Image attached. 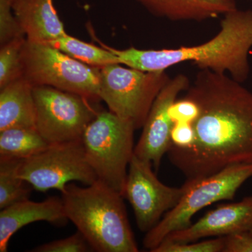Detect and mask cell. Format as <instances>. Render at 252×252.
Instances as JSON below:
<instances>
[{
    "instance_id": "6da1fadb",
    "label": "cell",
    "mask_w": 252,
    "mask_h": 252,
    "mask_svg": "<svg viewBox=\"0 0 252 252\" xmlns=\"http://www.w3.org/2000/svg\"><path fill=\"white\" fill-rule=\"evenodd\" d=\"M185 97L198 104L195 141L189 149L170 146L167 154L187 180L252 164V92L226 74L200 69Z\"/></svg>"
},
{
    "instance_id": "7a4b0ae2",
    "label": "cell",
    "mask_w": 252,
    "mask_h": 252,
    "mask_svg": "<svg viewBox=\"0 0 252 252\" xmlns=\"http://www.w3.org/2000/svg\"><path fill=\"white\" fill-rule=\"evenodd\" d=\"M100 44L115 54L120 64L144 72H162L176 64L190 63L199 69L228 73L235 80L244 83L250 74L252 10L236 9L223 15L216 35L199 45L145 50L117 49Z\"/></svg>"
},
{
    "instance_id": "3957f363",
    "label": "cell",
    "mask_w": 252,
    "mask_h": 252,
    "mask_svg": "<svg viewBox=\"0 0 252 252\" xmlns=\"http://www.w3.org/2000/svg\"><path fill=\"white\" fill-rule=\"evenodd\" d=\"M61 195L68 220L93 251L139 252L122 194L97 180L86 187L71 182Z\"/></svg>"
},
{
    "instance_id": "277c9868",
    "label": "cell",
    "mask_w": 252,
    "mask_h": 252,
    "mask_svg": "<svg viewBox=\"0 0 252 252\" xmlns=\"http://www.w3.org/2000/svg\"><path fill=\"white\" fill-rule=\"evenodd\" d=\"M135 130L132 123L101 109L81 137L86 159L97 180L123 196L135 151Z\"/></svg>"
},
{
    "instance_id": "5b68a950",
    "label": "cell",
    "mask_w": 252,
    "mask_h": 252,
    "mask_svg": "<svg viewBox=\"0 0 252 252\" xmlns=\"http://www.w3.org/2000/svg\"><path fill=\"white\" fill-rule=\"evenodd\" d=\"M252 177V164H238L209 177L187 180L180 202L146 233L144 248L152 252L170 233L188 228L194 215L205 207L220 200H233L239 189Z\"/></svg>"
},
{
    "instance_id": "8992f818",
    "label": "cell",
    "mask_w": 252,
    "mask_h": 252,
    "mask_svg": "<svg viewBox=\"0 0 252 252\" xmlns=\"http://www.w3.org/2000/svg\"><path fill=\"white\" fill-rule=\"evenodd\" d=\"M23 77L33 86H46L99 102V68L73 59L46 43L28 40L23 45Z\"/></svg>"
},
{
    "instance_id": "52a82bcc",
    "label": "cell",
    "mask_w": 252,
    "mask_h": 252,
    "mask_svg": "<svg viewBox=\"0 0 252 252\" xmlns=\"http://www.w3.org/2000/svg\"><path fill=\"white\" fill-rule=\"evenodd\" d=\"M99 74L101 100L136 130L143 127L154 101L170 79L166 71L144 72L119 63L99 68Z\"/></svg>"
},
{
    "instance_id": "ba28073f",
    "label": "cell",
    "mask_w": 252,
    "mask_h": 252,
    "mask_svg": "<svg viewBox=\"0 0 252 252\" xmlns=\"http://www.w3.org/2000/svg\"><path fill=\"white\" fill-rule=\"evenodd\" d=\"M36 128L49 144L81 140L98 114L99 102L51 86L33 87Z\"/></svg>"
},
{
    "instance_id": "9c48e42d",
    "label": "cell",
    "mask_w": 252,
    "mask_h": 252,
    "mask_svg": "<svg viewBox=\"0 0 252 252\" xmlns=\"http://www.w3.org/2000/svg\"><path fill=\"white\" fill-rule=\"evenodd\" d=\"M18 174L33 189L44 193L51 189L61 193L71 182L90 185L97 180L81 139L49 144L39 154L21 160Z\"/></svg>"
},
{
    "instance_id": "30bf717a",
    "label": "cell",
    "mask_w": 252,
    "mask_h": 252,
    "mask_svg": "<svg viewBox=\"0 0 252 252\" xmlns=\"http://www.w3.org/2000/svg\"><path fill=\"white\" fill-rule=\"evenodd\" d=\"M152 163L134 154L129 164L124 197L133 209L136 223L147 233L174 208L185 193V185L170 187L157 178Z\"/></svg>"
},
{
    "instance_id": "8fae6325",
    "label": "cell",
    "mask_w": 252,
    "mask_h": 252,
    "mask_svg": "<svg viewBox=\"0 0 252 252\" xmlns=\"http://www.w3.org/2000/svg\"><path fill=\"white\" fill-rule=\"evenodd\" d=\"M190 85V81L185 74L170 78L154 101L140 140L135 145L136 157L152 162L157 170L171 146L170 133L174 123L169 115V109L179 94L187 91Z\"/></svg>"
},
{
    "instance_id": "7c38bea8",
    "label": "cell",
    "mask_w": 252,
    "mask_h": 252,
    "mask_svg": "<svg viewBox=\"0 0 252 252\" xmlns=\"http://www.w3.org/2000/svg\"><path fill=\"white\" fill-rule=\"evenodd\" d=\"M252 230V196L219 205L188 228L173 232L162 241L189 243L210 237H225Z\"/></svg>"
},
{
    "instance_id": "4fadbf2b",
    "label": "cell",
    "mask_w": 252,
    "mask_h": 252,
    "mask_svg": "<svg viewBox=\"0 0 252 252\" xmlns=\"http://www.w3.org/2000/svg\"><path fill=\"white\" fill-rule=\"evenodd\" d=\"M68 220L62 198L52 196L41 202L29 199L2 209L0 212V252H6L10 239L29 223L46 221L63 225Z\"/></svg>"
},
{
    "instance_id": "5bb4252c",
    "label": "cell",
    "mask_w": 252,
    "mask_h": 252,
    "mask_svg": "<svg viewBox=\"0 0 252 252\" xmlns=\"http://www.w3.org/2000/svg\"><path fill=\"white\" fill-rule=\"evenodd\" d=\"M13 10L28 40L49 44L67 34L53 0H14Z\"/></svg>"
},
{
    "instance_id": "9a60e30c",
    "label": "cell",
    "mask_w": 252,
    "mask_h": 252,
    "mask_svg": "<svg viewBox=\"0 0 252 252\" xmlns=\"http://www.w3.org/2000/svg\"><path fill=\"white\" fill-rule=\"evenodd\" d=\"M149 12L172 21H200L238 9L235 0H137Z\"/></svg>"
},
{
    "instance_id": "2e32d148",
    "label": "cell",
    "mask_w": 252,
    "mask_h": 252,
    "mask_svg": "<svg viewBox=\"0 0 252 252\" xmlns=\"http://www.w3.org/2000/svg\"><path fill=\"white\" fill-rule=\"evenodd\" d=\"M33 87L22 77L0 89V131L11 127L36 128Z\"/></svg>"
},
{
    "instance_id": "e0dca14e",
    "label": "cell",
    "mask_w": 252,
    "mask_h": 252,
    "mask_svg": "<svg viewBox=\"0 0 252 252\" xmlns=\"http://www.w3.org/2000/svg\"><path fill=\"white\" fill-rule=\"evenodd\" d=\"M49 145L34 127L0 131V158L23 160L42 152Z\"/></svg>"
},
{
    "instance_id": "ac0fdd59",
    "label": "cell",
    "mask_w": 252,
    "mask_h": 252,
    "mask_svg": "<svg viewBox=\"0 0 252 252\" xmlns=\"http://www.w3.org/2000/svg\"><path fill=\"white\" fill-rule=\"evenodd\" d=\"M49 44L91 67L102 68L115 63L120 64L117 56L103 46L98 47L84 42L68 34L51 41Z\"/></svg>"
},
{
    "instance_id": "d6986e66",
    "label": "cell",
    "mask_w": 252,
    "mask_h": 252,
    "mask_svg": "<svg viewBox=\"0 0 252 252\" xmlns=\"http://www.w3.org/2000/svg\"><path fill=\"white\" fill-rule=\"evenodd\" d=\"M21 160L0 158V209L29 199L32 187L18 174Z\"/></svg>"
},
{
    "instance_id": "ffe728a7",
    "label": "cell",
    "mask_w": 252,
    "mask_h": 252,
    "mask_svg": "<svg viewBox=\"0 0 252 252\" xmlns=\"http://www.w3.org/2000/svg\"><path fill=\"white\" fill-rule=\"evenodd\" d=\"M26 37L16 38L1 45L0 89L23 77L21 54Z\"/></svg>"
},
{
    "instance_id": "44dd1931",
    "label": "cell",
    "mask_w": 252,
    "mask_h": 252,
    "mask_svg": "<svg viewBox=\"0 0 252 252\" xmlns=\"http://www.w3.org/2000/svg\"><path fill=\"white\" fill-rule=\"evenodd\" d=\"M225 237L189 243L162 241L152 252H223Z\"/></svg>"
},
{
    "instance_id": "7402d4cb",
    "label": "cell",
    "mask_w": 252,
    "mask_h": 252,
    "mask_svg": "<svg viewBox=\"0 0 252 252\" xmlns=\"http://www.w3.org/2000/svg\"><path fill=\"white\" fill-rule=\"evenodd\" d=\"M14 0H0V44L26 37L13 10Z\"/></svg>"
},
{
    "instance_id": "603a6c76",
    "label": "cell",
    "mask_w": 252,
    "mask_h": 252,
    "mask_svg": "<svg viewBox=\"0 0 252 252\" xmlns=\"http://www.w3.org/2000/svg\"><path fill=\"white\" fill-rule=\"evenodd\" d=\"M87 240L79 230L77 233L61 240H55L33 249L34 252H86L92 251Z\"/></svg>"
},
{
    "instance_id": "cb8c5ba5",
    "label": "cell",
    "mask_w": 252,
    "mask_h": 252,
    "mask_svg": "<svg viewBox=\"0 0 252 252\" xmlns=\"http://www.w3.org/2000/svg\"><path fill=\"white\" fill-rule=\"evenodd\" d=\"M200 114V109L196 102L188 97L177 99L169 109V115L173 123L196 122Z\"/></svg>"
},
{
    "instance_id": "d4e9b609",
    "label": "cell",
    "mask_w": 252,
    "mask_h": 252,
    "mask_svg": "<svg viewBox=\"0 0 252 252\" xmlns=\"http://www.w3.org/2000/svg\"><path fill=\"white\" fill-rule=\"evenodd\" d=\"M171 145L179 149H189L195 141L193 125L190 123H174L170 133Z\"/></svg>"
},
{
    "instance_id": "484cf974",
    "label": "cell",
    "mask_w": 252,
    "mask_h": 252,
    "mask_svg": "<svg viewBox=\"0 0 252 252\" xmlns=\"http://www.w3.org/2000/svg\"><path fill=\"white\" fill-rule=\"evenodd\" d=\"M223 252H252V235L246 231L225 236Z\"/></svg>"
},
{
    "instance_id": "4316f807",
    "label": "cell",
    "mask_w": 252,
    "mask_h": 252,
    "mask_svg": "<svg viewBox=\"0 0 252 252\" xmlns=\"http://www.w3.org/2000/svg\"><path fill=\"white\" fill-rule=\"evenodd\" d=\"M250 232H251V233H252V230H251V231H250Z\"/></svg>"
}]
</instances>
